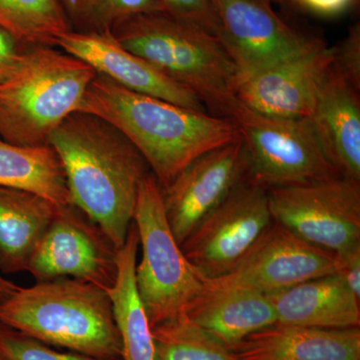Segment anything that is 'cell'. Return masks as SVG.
<instances>
[{
    "mask_svg": "<svg viewBox=\"0 0 360 360\" xmlns=\"http://www.w3.org/2000/svg\"><path fill=\"white\" fill-rule=\"evenodd\" d=\"M338 274L360 300V246L335 255Z\"/></svg>",
    "mask_w": 360,
    "mask_h": 360,
    "instance_id": "obj_29",
    "label": "cell"
},
{
    "mask_svg": "<svg viewBox=\"0 0 360 360\" xmlns=\"http://www.w3.org/2000/svg\"><path fill=\"white\" fill-rule=\"evenodd\" d=\"M165 13L217 37L219 20L212 0H160Z\"/></svg>",
    "mask_w": 360,
    "mask_h": 360,
    "instance_id": "obj_27",
    "label": "cell"
},
{
    "mask_svg": "<svg viewBox=\"0 0 360 360\" xmlns=\"http://www.w3.org/2000/svg\"><path fill=\"white\" fill-rule=\"evenodd\" d=\"M248 176V158L239 136L194 160L161 189L168 224L177 243L181 245Z\"/></svg>",
    "mask_w": 360,
    "mask_h": 360,
    "instance_id": "obj_13",
    "label": "cell"
},
{
    "mask_svg": "<svg viewBox=\"0 0 360 360\" xmlns=\"http://www.w3.org/2000/svg\"><path fill=\"white\" fill-rule=\"evenodd\" d=\"M240 360H360V328L276 323L231 347Z\"/></svg>",
    "mask_w": 360,
    "mask_h": 360,
    "instance_id": "obj_16",
    "label": "cell"
},
{
    "mask_svg": "<svg viewBox=\"0 0 360 360\" xmlns=\"http://www.w3.org/2000/svg\"><path fill=\"white\" fill-rule=\"evenodd\" d=\"M229 120L245 146L248 176L266 188L341 177L309 118L264 115L238 101Z\"/></svg>",
    "mask_w": 360,
    "mask_h": 360,
    "instance_id": "obj_7",
    "label": "cell"
},
{
    "mask_svg": "<svg viewBox=\"0 0 360 360\" xmlns=\"http://www.w3.org/2000/svg\"><path fill=\"white\" fill-rule=\"evenodd\" d=\"M186 314L231 349L248 336L277 322L269 296L241 288L203 283Z\"/></svg>",
    "mask_w": 360,
    "mask_h": 360,
    "instance_id": "obj_18",
    "label": "cell"
},
{
    "mask_svg": "<svg viewBox=\"0 0 360 360\" xmlns=\"http://www.w3.org/2000/svg\"><path fill=\"white\" fill-rule=\"evenodd\" d=\"M309 120L326 158L340 176L360 182L359 90L333 68Z\"/></svg>",
    "mask_w": 360,
    "mask_h": 360,
    "instance_id": "obj_17",
    "label": "cell"
},
{
    "mask_svg": "<svg viewBox=\"0 0 360 360\" xmlns=\"http://www.w3.org/2000/svg\"><path fill=\"white\" fill-rule=\"evenodd\" d=\"M18 286L15 285L11 281H7L6 278H4V276L0 274V302L6 300L8 296L13 295L14 291L18 290Z\"/></svg>",
    "mask_w": 360,
    "mask_h": 360,
    "instance_id": "obj_32",
    "label": "cell"
},
{
    "mask_svg": "<svg viewBox=\"0 0 360 360\" xmlns=\"http://www.w3.org/2000/svg\"><path fill=\"white\" fill-rule=\"evenodd\" d=\"M65 168L72 205L108 234L117 250L134 222L148 162L116 127L103 118L77 112L47 139Z\"/></svg>",
    "mask_w": 360,
    "mask_h": 360,
    "instance_id": "obj_1",
    "label": "cell"
},
{
    "mask_svg": "<svg viewBox=\"0 0 360 360\" xmlns=\"http://www.w3.org/2000/svg\"><path fill=\"white\" fill-rule=\"evenodd\" d=\"M0 186L72 205L65 168L51 144L16 146L0 139Z\"/></svg>",
    "mask_w": 360,
    "mask_h": 360,
    "instance_id": "obj_22",
    "label": "cell"
},
{
    "mask_svg": "<svg viewBox=\"0 0 360 360\" xmlns=\"http://www.w3.org/2000/svg\"><path fill=\"white\" fill-rule=\"evenodd\" d=\"M272 219L335 255L360 246V182L336 177L267 188Z\"/></svg>",
    "mask_w": 360,
    "mask_h": 360,
    "instance_id": "obj_8",
    "label": "cell"
},
{
    "mask_svg": "<svg viewBox=\"0 0 360 360\" xmlns=\"http://www.w3.org/2000/svg\"><path fill=\"white\" fill-rule=\"evenodd\" d=\"M20 52L18 44L6 33L0 32V80L8 75Z\"/></svg>",
    "mask_w": 360,
    "mask_h": 360,
    "instance_id": "obj_31",
    "label": "cell"
},
{
    "mask_svg": "<svg viewBox=\"0 0 360 360\" xmlns=\"http://www.w3.org/2000/svg\"><path fill=\"white\" fill-rule=\"evenodd\" d=\"M2 323L0 322V360H13L9 356L6 347H4V340H2Z\"/></svg>",
    "mask_w": 360,
    "mask_h": 360,
    "instance_id": "obj_33",
    "label": "cell"
},
{
    "mask_svg": "<svg viewBox=\"0 0 360 360\" xmlns=\"http://www.w3.org/2000/svg\"><path fill=\"white\" fill-rule=\"evenodd\" d=\"M70 30L60 0H0V32L18 44L56 46Z\"/></svg>",
    "mask_w": 360,
    "mask_h": 360,
    "instance_id": "obj_23",
    "label": "cell"
},
{
    "mask_svg": "<svg viewBox=\"0 0 360 360\" xmlns=\"http://www.w3.org/2000/svg\"><path fill=\"white\" fill-rule=\"evenodd\" d=\"M56 46L124 89L191 110L207 111L193 92L125 49L110 32L70 30L59 37Z\"/></svg>",
    "mask_w": 360,
    "mask_h": 360,
    "instance_id": "obj_15",
    "label": "cell"
},
{
    "mask_svg": "<svg viewBox=\"0 0 360 360\" xmlns=\"http://www.w3.org/2000/svg\"><path fill=\"white\" fill-rule=\"evenodd\" d=\"M335 51L322 42L307 53L265 70L240 72L233 82L239 103L262 115L309 118L333 70Z\"/></svg>",
    "mask_w": 360,
    "mask_h": 360,
    "instance_id": "obj_14",
    "label": "cell"
},
{
    "mask_svg": "<svg viewBox=\"0 0 360 360\" xmlns=\"http://www.w3.org/2000/svg\"><path fill=\"white\" fill-rule=\"evenodd\" d=\"M96 71L53 46H30L0 80V139L16 146L47 143L79 110Z\"/></svg>",
    "mask_w": 360,
    "mask_h": 360,
    "instance_id": "obj_5",
    "label": "cell"
},
{
    "mask_svg": "<svg viewBox=\"0 0 360 360\" xmlns=\"http://www.w3.org/2000/svg\"><path fill=\"white\" fill-rule=\"evenodd\" d=\"M58 206L35 194L0 186V271H26Z\"/></svg>",
    "mask_w": 360,
    "mask_h": 360,
    "instance_id": "obj_20",
    "label": "cell"
},
{
    "mask_svg": "<svg viewBox=\"0 0 360 360\" xmlns=\"http://www.w3.org/2000/svg\"><path fill=\"white\" fill-rule=\"evenodd\" d=\"M269 297L279 323L329 329L360 326V300L338 274L310 279Z\"/></svg>",
    "mask_w": 360,
    "mask_h": 360,
    "instance_id": "obj_19",
    "label": "cell"
},
{
    "mask_svg": "<svg viewBox=\"0 0 360 360\" xmlns=\"http://www.w3.org/2000/svg\"><path fill=\"white\" fill-rule=\"evenodd\" d=\"M139 239L136 226H130L125 243L117 251V276L108 290L122 340L120 360H156L153 328L135 284Z\"/></svg>",
    "mask_w": 360,
    "mask_h": 360,
    "instance_id": "obj_21",
    "label": "cell"
},
{
    "mask_svg": "<svg viewBox=\"0 0 360 360\" xmlns=\"http://www.w3.org/2000/svg\"><path fill=\"white\" fill-rule=\"evenodd\" d=\"M262 1L267 2V4H270V2L272 1V0H262Z\"/></svg>",
    "mask_w": 360,
    "mask_h": 360,
    "instance_id": "obj_34",
    "label": "cell"
},
{
    "mask_svg": "<svg viewBox=\"0 0 360 360\" xmlns=\"http://www.w3.org/2000/svg\"><path fill=\"white\" fill-rule=\"evenodd\" d=\"M0 322L56 348L120 360L122 340L108 291L75 278L37 281L0 302Z\"/></svg>",
    "mask_w": 360,
    "mask_h": 360,
    "instance_id": "obj_3",
    "label": "cell"
},
{
    "mask_svg": "<svg viewBox=\"0 0 360 360\" xmlns=\"http://www.w3.org/2000/svg\"><path fill=\"white\" fill-rule=\"evenodd\" d=\"M117 251L86 213L73 205H58L26 271L35 281L75 278L108 290L117 276Z\"/></svg>",
    "mask_w": 360,
    "mask_h": 360,
    "instance_id": "obj_10",
    "label": "cell"
},
{
    "mask_svg": "<svg viewBox=\"0 0 360 360\" xmlns=\"http://www.w3.org/2000/svg\"><path fill=\"white\" fill-rule=\"evenodd\" d=\"M217 37L240 72L271 68L321 44L284 22L262 0H212Z\"/></svg>",
    "mask_w": 360,
    "mask_h": 360,
    "instance_id": "obj_12",
    "label": "cell"
},
{
    "mask_svg": "<svg viewBox=\"0 0 360 360\" xmlns=\"http://www.w3.org/2000/svg\"><path fill=\"white\" fill-rule=\"evenodd\" d=\"M310 13L323 16H335L347 11L355 0H292Z\"/></svg>",
    "mask_w": 360,
    "mask_h": 360,
    "instance_id": "obj_30",
    "label": "cell"
},
{
    "mask_svg": "<svg viewBox=\"0 0 360 360\" xmlns=\"http://www.w3.org/2000/svg\"><path fill=\"white\" fill-rule=\"evenodd\" d=\"M333 68L355 89H360V26L355 25L340 44L333 46Z\"/></svg>",
    "mask_w": 360,
    "mask_h": 360,
    "instance_id": "obj_28",
    "label": "cell"
},
{
    "mask_svg": "<svg viewBox=\"0 0 360 360\" xmlns=\"http://www.w3.org/2000/svg\"><path fill=\"white\" fill-rule=\"evenodd\" d=\"M68 21L79 32H111L118 23L136 14L165 11L160 0H60Z\"/></svg>",
    "mask_w": 360,
    "mask_h": 360,
    "instance_id": "obj_25",
    "label": "cell"
},
{
    "mask_svg": "<svg viewBox=\"0 0 360 360\" xmlns=\"http://www.w3.org/2000/svg\"><path fill=\"white\" fill-rule=\"evenodd\" d=\"M272 222L266 187L248 176L180 246L202 278H215L231 271Z\"/></svg>",
    "mask_w": 360,
    "mask_h": 360,
    "instance_id": "obj_9",
    "label": "cell"
},
{
    "mask_svg": "<svg viewBox=\"0 0 360 360\" xmlns=\"http://www.w3.org/2000/svg\"><path fill=\"white\" fill-rule=\"evenodd\" d=\"M78 111L120 130L143 156L161 189L194 160L239 137L231 120L137 94L101 75L89 84Z\"/></svg>",
    "mask_w": 360,
    "mask_h": 360,
    "instance_id": "obj_2",
    "label": "cell"
},
{
    "mask_svg": "<svg viewBox=\"0 0 360 360\" xmlns=\"http://www.w3.org/2000/svg\"><path fill=\"white\" fill-rule=\"evenodd\" d=\"M2 340L13 360H104L70 350L60 352L56 347L4 326H2Z\"/></svg>",
    "mask_w": 360,
    "mask_h": 360,
    "instance_id": "obj_26",
    "label": "cell"
},
{
    "mask_svg": "<svg viewBox=\"0 0 360 360\" xmlns=\"http://www.w3.org/2000/svg\"><path fill=\"white\" fill-rule=\"evenodd\" d=\"M338 274L335 255L272 222L224 276L202 278L219 288H241L269 296L317 277Z\"/></svg>",
    "mask_w": 360,
    "mask_h": 360,
    "instance_id": "obj_11",
    "label": "cell"
},
{
    "mask_svg": "<svg viewBox=\"0 0 360 360\" xmlns=\"http://www.w3.org/2000/svg\"><path fill=\"white\" fill-rule=\"evenodd\" d=\"M156 360H240L186 314L153 328Z\"/></svg>",
    "mask_w": 360,
    "mask_h": 360,
    "instance_id": "obj_24",
    "label": "cell"
},
{
    "mask_svg": "<svg viewBox=\"0 0 360 360\" xmlns=\"http://www.w3.org/2000/svg\"><path fill=\"white\" fill-rule=\"evenodd\" d=\"M122 46L191 90L210 115L229 120L238 68L217 37L165 11L141 13L111 30Z\"/></svg>",
    "mask_w": 360,
    "mask_h": 360,
    "instance_id": "obj_4",
    "label": "cell"
},
{
    "mask_svg": "<svg viewBox=\"0 0 360 360\" xmlns=\"http://www.w3.org/2000/svg\"><path fill=\"white\" fill-rule=\"evenodd\" d=\"M134 222L141 248L135 284L151 328L186 314L203 290L200 272L188 262L168 224L161 188L153 174L142 180Z\"/></svg>",
    "mask_w": 360,
    "mask_h": 360,
    "instance_id": "obj_6",
    "label": "cell"
}]
</instances>
